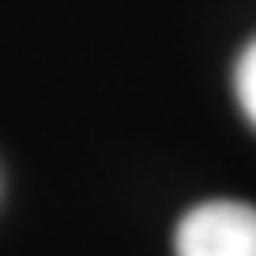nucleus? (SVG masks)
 <instances>
[{
    "label": "nucleus",
    "instance_id": "nucleus-1",
    "mask_svg": "<svg viewBox=\"0 0 256 256\" xmlns=\"http://www.w3.org/2000/svg\"><path fill=\"white\" fill-rule=\"evenodd\" d=\"M177 256H256V208L208 200L177 222Z\"/></svg>",
    "mask_w": 256,
    "mask_h": 256
},
{
    "label": "nucleus",
    "instance_id": "nucleus-2",
    "mask_svg": "<svg viewBox=\"0 0 256 256\" xmlns=\"http://www.w3.org/2000/svg\"><path fill=\"white\" fill-rule=\"evenodd\" d=\"M234 90H238L245 117L256 124V42H248V49L241 53L238 68H234Z\"/></svg>",
    "mask_w": 256,
    "mask_h": 256
}]
</instances>
